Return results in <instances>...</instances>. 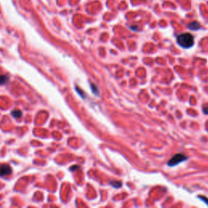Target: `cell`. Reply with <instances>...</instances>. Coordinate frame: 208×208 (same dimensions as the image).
Segmentation results:
<instances>
[{"label": "cell", "mask_w": 208, "mask_h": 208, "mask_svg": "<svg viewBox=\"0 0 208 208\" xmlns=\"http://www.w3.org/2000/svg\"><path fill=\"white\" fill-rule=\"evenodd\" d=\"M177 43L183 48H190L194 44V38L189 33H182L177 37Z\"/></svg>", "instance_id": "1"}, {"label": "cell", "mask_w": 208, "mask_h": 208, "mask_svg": "<svg viewBox=\"0 0 208 208\" xmlns=\"http://www.w3.org/2000/svg\"><path fill=\"white\" fill-rule=\"evenodd\" d=\"M186 159H187V157L185 155H183V154H177V155H174L173 157L167 162V165L170 166V167H173V166H176L177 164H180L181 162L186 160Z\"/></svg>", "instance_id": "2"}, {"label": "cell", "mask_w": 208, "mask_h": 208, "mask_svg": "<svg viewBox=\"0 0 208 208\" xmlns=\"http://www.w3.org/2000/svg\"><path fill=\"white\" fill-rule=\"evenodd\" d=\"M12 173V168L9 165L7 164H3L0 167V176L3 177V176H7L9 174Z\"/></svg>", "instance_id": "3"}, {"label": "cell", "mask_w": 208, "mask_h": 208, "mask_svg": "<svg viewBox=\"0 0 208 208\" xmlns=\"http://www.w3.org/2000/svg\"><path fill=\"white\" fill-rule=\"evenodd\" d=\"M200 24L197 21H193V22L190 23L189 25H188V28L189 29H192V30H198L199 28H200Z\"/></svg>", "instance_id": "4"}, {"label": "cell", "mask_w": 208, "mask_h": 208, "mask_svg": "<svg viewBox=\"0 0 208 208\" xmlns=\"http://www.w3.org/2000/svg\"><path fill=\"white\" fill-rule=\"evenodd\" d=\"M8 80V77L6 75H0V85L5 84Z\"/></svg>", "instance_id": "5"}, {"label": "cell", "mask_w": 208, "mask_h": 208, "mask_svg": "<svg viewBox=\"0 0 208 208\" xmlns=\"http://www.w3.org/2000/svg\"><path fill=\"white\" fill-rule=\"evenodd\" d=\"M12 116L14 117H16V118H19V117H20L22 116V112L19 110L14 111L12 112Z\"/></svg>", "instance_id": "6"}, {"label": "cell", "mask_w": 208, "mask_h": 208, "mask_svg": "<svg viewBox=\"0 0 208 208\" xmlns=\"http://www.w3.org/2000/svg\"><path fill=\"white\" fill-rule=\"evenodd\" d=\"M110 184L111 185H112L113 187H115V188H116V189L122 185V184H121V182H120V181H111Z\"/></svg>", "instance_id": "7"}, {"label": "cell", "mask_w": 208, "mask_h": 208, "mask_svg": "<svg viewBox=\"0 0 208 208\" xmlns=\"http://www.w3.org/2000/svg\"><path fill=\"white\" fill-rule=\"evenodd\" d=\"M91 88H92V89H93L94 94H95L96 95H98V88L96 87V85H94V84H92Z\"/></svg>", "instance_id": "8"}, {"label": "cell", "mask_w": 208, "mask_h": 208, "mask_svg": "<svg viewBox=\"0 0 208 208\" xmlns=\"http://www.w3.org/2000/svg\"><path fill=\"white\" fill-rule=\"evenodd\" d=\"M199 199H201L202 200H203V201H204V202H205L208 205V199H207L206 197H202V196H200V197H199Z\"/></svg>", "instance_id": "9"}, {"label": "cell", "mask_w": 208, "mask_h": 208, "mask_svg": "<svg viewBox=\"0 0 208 208\" xmlns=\"http://www.w3.org/2000/svg\"><path fill=\"white\" fill-rule=\"evenodd\" d=\"M203 112L207 115H208V106L203 107Z\"/></svg>", "instance_id": "10"}]
</instances>
